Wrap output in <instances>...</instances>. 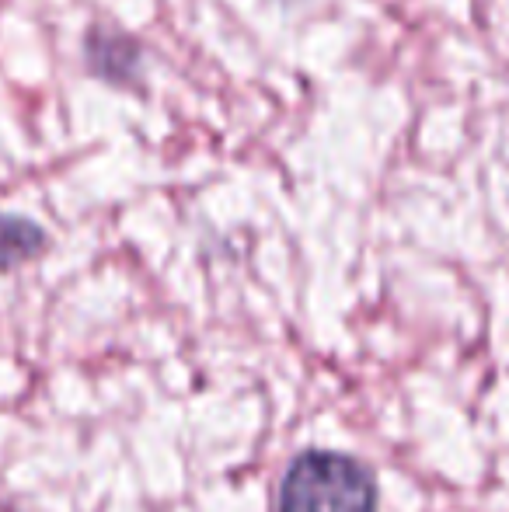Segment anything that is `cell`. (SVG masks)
<instances>
[{
	"label": "cell",
	"mask_w": 509,
	"mask_h": 512,
	"mask_svg": "<svg viewBox=\"0 0 509 512\" xmlns=\"http://www.w3.org/2000/svg\"><path fill=\"white\" fill-rule=\"evenodd\" d=\"M46 248V234L39 223L21 216H0V269H11Z\"/></svg>",
	"instance_id": "2"
},
{
	"label": "cell",
	"mask_w": 509,
	"mask_h": 512,
	"mask_svg": "<svg viewBox=\"0 0 509 512\" xmlns=\"http://www.w3.org/2000/svg\"><path fill=\"white\" fill-rule=\"evenodd\" d=\"M279 512H377L374 474L346 453H300L279 485Z\"/></svg>",
	"instance_id": "1"
},
{
	"label": "cell",
	"mask_w": 509,
	"mask_h": 512,
	"mask_svg": "<svg viewBox=\"0 0 509 512\" xmlns=\"http://www.w3.org/2000/svg\"><path fill=\"white\" fill-rule=\"evenodd\" d=\"M136 56H140V53H136L129 42H116V39H109L105 46H91V63H95V70H98V74H105V77H112V81L119 77L116 63L119 60L136 63Z\"/></svg>",
	"instance_id": "3"
}]
</instances>
